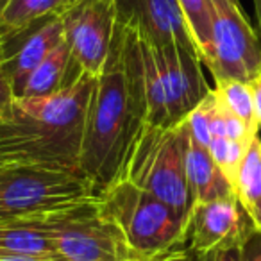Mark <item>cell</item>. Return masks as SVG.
Masks as SVG:
<instances>
[{"label":"cell","instance_id":"cell-1","mask_svg":"<svg viewBox=\"0 0 261 261\" xmlns=\"http://www.w3.org/2000/svg\"><path fill=\"white\" fill-rule=\"evenodd\" d=\"M149 120L142 34L116 22L108 59L95 79L84 125L81 168L100 195L122 181Z\"/></svg>","mask_w":261,"mask_h":261},{"label":"cell","instance_id":"cell-2","mask_svg":"<svg viewBox=\"0 0 261 261\" xmlns=\"http://www.w3.org/2000/svg\"><path fill=\"white\" fill-rule=\"evenodd\" d=\"M95 75L83 73L47 97H15L0 113V163L81 168L84 125Z\"/></svg>","mask_w":261,"mask_h":261},{"label":"cell","instance_id":"cell-3","mask_svg":"<svg viewBox=\"0 0 261 261\" xmlns=\"http://www.w3.org/2000/svg\"><path fill=\"white\" fill-rule=\"evenodd\" d=\"M98 200L140 261L185 247L186 222L163 200L129 179L115 182L98 195Z\"/></svg>","mask_w":261,"mask_h":261},{"label":"cell","instance_id":"cell-4","mask_svg":"<svg viewBox=\"0 0 261 261\" xmlns=\"http://www.w3.org/2000/svg\"><path fill=\"white\" fill-rule=\"evenodd\" d=\"M190 130L186 122L174 127H145L127 161L123 179L147 190L188 222L192 193L186 177Z\"/></svg>","mask_w":261,"mask_h":261},{"label":"cell","instance_id":"cell-5","mask_svg":"<svg viewBox=\"0 0 261 261\" xmlns=\"http://www.w3.org/2000/svg\"><path fill=\"white\" fill-rule=\"evenodd\" d=\"M98 197L83 170L50 165H0V222L41 217Z\"/></svg>","mask_w":261,"mask_h":261},{"label":"cell","instance_id":"cell-6","mask_svg":"<svg viewBox=\"0 0 261 261\" xmlns=\"http://www.w3.org/2000/svg\"><path fill=\"white\" fill-rule=\"evenodd\" d=\"M61 261H140L98 197L40 217Z\"/></svg>","mask_w":261,"mask_h":261},{"label":"cell","instance_id":"cell-7","mask_svg":"<svg viewBox=\"0 0 261 261\" xmlns=\"http://www.w3.org/2000/svg\"><path fill=\"white\" fill-rule=\"evenodd\" d=\"M213 54L207 70L218 81L249 83L261 73V41L238 0H211Z\"/></svg>","mask_w":261,"mask_h":261},{"label":"cell","instance_id":"cell-8","mask_svg":"<svg viewBox=\"0 0 261 261\" xmlns=\"http://www.w3.org/2000/svg\"><path fill=\"white\" fill-rule=\"evenodd\" d=\"M61 15L70 48V84L83 73L97 77L115 36V0H72Z\"/></svg>","mask_w":261,"mask_h":261},{"label":"cell","instance_id":"cell-9","mask_svg":"<svg viewBox=\"0 0 261 261\" xmlns=\"http://www.w3.org/2000/svg\"><path fill=\"white\" fill-rule=\"evenodd\" d=\"M150 47L163 84L168 122L170 127L179 125L211 91L202 73V59L197 50L179 43Z\"/></svg>","mask_w":261,"mask_h":261},{"label":"cell","instance_id":"cell-10","mask_svg":"<svg viewBox=\"0 0 261 261\" xmlns=\"http://www.w3.org/2000/svg\"><path fill=\"white\" fill-rule=\"evenodd\" d=\"M254 225L236 197L193 204L186 222L185 247L195 256L242 245Z\"/></svg>","mask_w":261,"mask_h":261},{"label":"cell","instance_id":"cell-11","mask_svg":"<svg viewBox=\"0 0 261 261\" xmlns=\"http://www.w3.org/2000/svg\"><path fill=\"white\" fill-rule=\"evenodd\" d=\"M115 8L116 22L135 25L147 43H179L197 50L177 0H115Z\"/></svg>","mask_w":261,"mask_h":261},{"label":"cell","instance_id":"cell-12","mask_svg":"<svg viewBox=\"0 0 261 261\" xmlns=\"http://www.w3.org/2000/svg\"><path fill=\"white\" fill-rule=\"evenodd\" d=\"M63 41H65V23H63V15L58 13L45 18L40 25L31 29L23 36L16 38L0 52V63L11 81L16 97L20 95L33 70Z\"/></svg>","mask_w":261,"mask_h":261},{"label":"cell","instance_id":"cell-13","mask_svg":"<svg viewBox=\"0 0 261 261\" xmlns=\"http://www.w3.org/2000/svg\"><path fill=\"white\" fill-rule=\"evenodd\" d=\"M186 177H188L192 206L199 202L236 197L234 188L211 158L210 150L190 136L186 152Z\"/></svg>","mask_w":261,"mask_h":261},{"label":"cell","instance_id":"cell-14","mask_svg":"<svg viewBox=\"0 0 261 261\" xmlns=\"http://www.w3.org/2000/svg\"><path fill=\"white\" fill-rule=\"evenodd\" d=\"M72 0H8L0 13V52L11 41L66 9Z\"/></svg>","mask_w":261,"mask_h":261},{"label":"cell","instance_id":"cell-15","mask_svg":"<svg viewBox=\"0 0 261 261\" xmlns=\"http://www.w3.org/2000/svg\"><path fill=\"white\" fill-rule=\"evenodd\" d=\"M0 256H34L59 259L50 236L41 225L40 217L0 222Z\"/></svg>","mask_w":261,"mask_h":261},{"label":"cell","instance_id":"cell-16","mask_svg":"<svg viewBox=\"0 0 261 261\" xmlns=\"http://www.w3.org/2000/svg\"><path fill=\"white\" fill-rule=\"evenodd\" d=\"M70 48L63 41L33 70L18 97H47L70 86Z\"/></svg>","mask_w":261,"mask_h":261},{"label":"cell","instance_id":"cell-17","mask_svg":"<svg viewBox=\"0 0 261 261\" xmlns=\"http://www.w3.org/2000/svg\"><path fill=\"white\" fill-rule=\"evenodd\" d=\"M188 31L192 34L202 65H207L213 54V8L211 0H177Z\"/></svg>","mask_w":261,"mask_h":261},{"label":"cell","instance_id":"cell-18","mask_svg":"<svg viewBox=\"0 0 261 261\" xmlns=\"http://www.w3.org/2000/svg\"><path fill=\"white\" fill-rule=\"evenodd\" d=\"M234 195L242 207L247 211L252 210L261 199V138L254 136L249 149L245 152L240 170L234 181Z\"/></svg>","mask_w":261,"mask_h":261},{"label":"cell","instance_id":"cell-19","mask_svg":"<svg viewBox=\"0 0 261 261\" xmlns=\"http://www.w3.org/2000/svg\"><path fill=\"white\" fill-rule=\"evenodd\" d=\"M215 95L220 100L227 111H231L236 118H240L254 135L259 133V123L256 118V109H254L252 91H250L249 83L242 81H218L213 88Z\"/></svg>","mask_w":261,"mask_h":261},{"label":"cell","instance_id":"cell-20","mask_svg":"<svg viewBox=\"0 0 261 261\" xmlns=\"http://www.w3.org/2000/svg\"><path fill=\"white\" fill-rule=\"evenodd\" d=\"M250 143L247 142H238V140L231 138H213L207 147L211 158L217 163V167L222 170V174L227 177V181L234 188L236 174L240 170V165H242L245 152L249 149Z\"/></svg>","mask_w":261,"mask_h":261},{"label":"cell","instance_id":"cell-21","mask_svg":"<svg viewBox=\"0 0 261 261\" xmlns=\"http://www.w3.org/2000/svg\"><path fill=\"white\" fill-rule=\"evenodd\" d=\"M211 93V91H210ZM207 93V97L186 116V125H188L190 136L195 140L197 143H200L202 147H210L211 140V127H210V113H211V95Z\"/></svg>","mask_w":261,"mask_h":261},{"label":"cell","instance_id":"cell-22","mask_svg":"<svg viewBox=\"0 0 261 261\" xmlns=\"http://www.w3.org/2000/svg\"><path fill=\"white\" fill-rule=\"evenodd\" d=\"M242 245L225 247V249L213 250L202 256H195V261H242Z\"/></svg>","mask_w":261,"mask_h":261},{"label":"cell","instance_id":"cell-23","mask_svg":"<svg viewBox=\"0 0 261 261\" xmlns=\"http://www.w3.org/2000/svg\"><path fill=\"white\" fill-rule=\"evenodd\" d=\"M242 261H261V232L256 229L243 242Z\"/></svg>","mask_w":261,"mask_h":261},{"label":"cell","instance_id":"cell-24","mask_svg":"<svg viewBox=\"0 0 261 261\" xmlns=\"http://www.w3.org/2000/svg\"><path fill=\"white\" fill-rule=\"evenodd\" d=\"M15 97H16V93H15V90H13L11 81H9L2 63H0V113H4L6 109H8V106L15 100Z\"/></svg>","mask_w":261,"mask_h":261},{"label":"cell","instance_id":"cell-25","mask_svg":"<svg viewBox=\"0 0 261 261\" xmlns=\"http://www.w3.org/2000/svg\"><path fill=\"white\" fill-rule=\"evenodd\" d=\"M147 261H195V254L190 252L186 247H181V249H174L170 252L163 254V256L152 257V259Z\"/></svg>","mask_w":261,"mask_h":261},{"label":"cell","instance_id":"cell-26","mask_svg":"<svg viewBox=\"0 0 261 261\" xmlns=\"http://www.w3.org/2000/svg\"><path fill=\"white\" fill-rule=\"evenodd\" d=\"M250 91H252V100H254V109H256V118L261 129V73L256 75L252 81H249Z\"/></svg>","mask_w":261,"mask_h":261},{"label":"cell","instance_id":"cell-27","mask_svg":"<svg viewBox=\"0 0 261 261\" xmlns=\"http://www.w3.org/2000/svg\"><path fill=\"white\" fill-rule=\"evenodd\" d=\"M249 217H250V220H252L254 229L261 232V199L257 200L256 206H254L252 210L249 211Z\"/></svg>","mask_w":261,"mask_h":261},{"label":"cell","instance_id":"cell-28","mask_svg":"<svg viewBox=\"0 0 261 261\" xmlns=\"http://www.w3.org/2000/svg\"><path fill=\"white\" fill-rule=\"evenodd\" d=\"M0 261H59L54 257H34V256H0Z\"/></svg>","mask_w":261,"mask_h":261},{"label":"cell","instance_id":"cell-29","mask_svg":"<svg viewBox=\"0 0 261 261\" xmlns=\"http://www.w3.org/2000/svg\"><path fill=\"white\" fill-rule=\"evenodd\" d=\"M254 9H256L257 29H259V36H261V0H254Z\"/></svg>","mask_w":261,"mask_h":261},{"label":"cell","instance_id":"cell-30","mask_svg":"<svg viewBox=\"0 0 261 261\" xmlns=\"http://www.w3.org/2000/svg\"><path fill=\"white\" fill-rule=\"evenodd\" d=\"M6 4H8V0H0V13H2V9H4Z\"/></svg>","mask_w":261,"mask_h":261},{"label":"cell","instance_id":"cell-31","mask_svg":"<svg viewBox=\"0 0 261 261\" xmlns=\"http://www.w3.org/2000/svg\"><path fill=\"white\" fill-rule=\"evenodd\" d=\"M0 165H2V163H0Z\"/></svg>","mask_w":261,"mask_h":261}]
</instances>
